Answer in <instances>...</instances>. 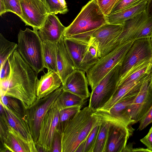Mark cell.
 Listing matches in <instances>:
<instances>
[{
  "label": "cell",
  "instance_id": "7c38bea8",
  "mask_svg": "<svg viewBox=\"0 0 152 152\" xmlns=\"http://www.w3.org/2000/svg\"><path fill=\"white\" fill-rule=\"evenodd\" d=\"M20 2L23 22L38 31L49 14L44 0H20Z\"/></svg>",
  "mask_w": 152,
  "mask_h": 152
},
{
  "label": "cell",
  "instance_id": "277c9868",
  "mask_svg": "<svg viewBox=\"0 0 152 152\" xmlns=\"http://www.w3.org/2000/svg\"><path fill=\"white\" fill-rule=\"evenodd\" d=\"M17 49L25 61L37 73L45 68L42 41L37 31L26 28L18 36Z\"/></svg>",
  "mask_w": 152,
  "mask_h": 152
},
{
  "label": "cell",
  "instance_id": "52a82bcc",
  "mask_svg": "<svg viewBox=\"0 0 152 152\" xmlns=\"http://www.w3.org/2000/svg\"><path fill=\"white\" fill-rule=\"evenodd\" d=\"M62 85L48 96L37 99L32 105L24 109L33 140L37 141L41 123L45 115L63 91Z\"/></svg>",
  "mask_w": 152,
  "mask_h": 152
},
{
  "label": "cell",
  "instance_id": "ffe728a7",
  "mask_svg": "<svg viewBox=\"0 0 152 152\" xmlns=\"http://www.w3.org/2000/svg\"><path fill=\"white\" fill-rule=\"evenodd\" d=\"M90 40L64 37L65 46L76 69L80 70L83 57L89 45Z\"/></svg>",
  "mask_w": 152,
  "mask_h": 152
},
{
  "label": "cell",
  "instance_id": "3957f363",
  "mask_svg": "<svg viewBox=\"0 0 152 152\" xmlns=\"http://www.w3.org/2000/svg\"><path fill=\"white\" fill-rule=\"evenodd\" d=\"M106 23V16L96 0H91L83 7L73 21L66 27L63 36L68 38L85 33H93Z\"/></svg>",
  "mask_w": 152,
  "mask_h": 152
},
{
  "label": "cell",
  "instance_id": "74e56055",
  "mask_svg": "<svg viewBox=\"0 0 152 152\" xmlns=\"http://www.w3.org/2000/svg\"><path fill=\"white\" fill-rule=\"evenodd\" d=\"M139 122L138 129L139 131L143 130L152 123V104L149 109Z\"/></svg>",
  "mask_w": 152,
  "mask_h": 152
},
{
  "label": "cell",
  "instance_id": "30bf717a",
  "mask_svg": "<svg viewBox=\"0 0 152 152\" xmlns=\"http://www.w3.org/2000/svg\"><path fill=\"white\" fill-rule=\"evenodd\" d=\"M60 111L55 102L44 116L35 143L37 152H51L54 134L59 123Z\"/></svg>",
  "mask_w": 152,
  "mask_h": 152
},
{
  "label": "cell",
  "instance_id": "5bb4252c",
  "mask_svg": "<svg viewBox=\"0 0 152 152\" xmlns=\"http://www.w3.org/2000/svg\"><path fill=\"white\" fill-rule=\"evenodd\" d=\"M149 79L142 84L139 92L129 108L131 118L136 123L143 118L152 104V90L149 84Z\"/></svg>",
  "mask_w": 152,
  "mask_h": 152
},
{
  "label": "cell",
  "instance_id": "9c48e42d",
  "mask_svg": "<svg viewBox=\"0 0 152 152\" xmlns=\"http://www.w3.org/2000/svg\"><path fill=\"white\" fill-rule=\"evenodd\" d=\"M0 124L2 152H37L34 140L26 138L8 124L1 122Z\"/></svg>",
  "mask_w": 152,
  "mask_h": 152
},
{
  "label": "cell",
  "instance_id": "4dcf8cb0",
  "mask_svg": "<svg viewBox=\"0 0 152 152\" xmlns=\"http://www.w3.org/2000/svg\"><path fill=\"white\" fill-rule=\"evenodd\" d=\"M82 106H73L60 110L58 127H63L67 125L80 111Z\"/></svg>",
  "mask_w": 152,
  "mask_h": 152
},
{
  "label": "cell",
  "instance_id": "ac0fdd59",
  "mask_svg": "<svg viewBox=\"0 0 152 152\" xmlns=\"http://www.w3.org/2000/svg\"><path fill=\"white\" fill-rule=\"evenodd\" d=\"M66 28L55 14H49L37 32L42 41L58 43L63 36Z\"/></svg>",
  "mask_w": 152,
  "mask_h": 152
},
{
  "label": "cell",
  "instance_id": "60d3db41",
  "mask_svg": "<svg viewBox=\"0 0 152 152\" xmlns=\"http://www.w3.org/2000/svg\"><path fill=\"white\" fill-rule=\"evenodd\" d=\"M140 141L152 152V125L148 134Z\"/></svg>",
  "mask_w": 152,
  "mask_h": 152
},
{
  "label": "cell",
  "instance_id": "8d00e7d4",
  "mask_svg": "<svg viewBox=\"0 0 152 152\" xmlns=\"http://www.w3.org/2000/svg\"><path fill=\"white\" fill-rule=\"evenodd\" d=\"M148 1V0H121L113 9L111 14L118 12L140 2Z\"/></svg>",
  "mask_w": 152,
  "mask_h": 152
},
{
  "label": "cell",
  "instance_id": "2e32d148",
  "mask_svg": "<svg viewBox=\"0 0 152 152\" xmlns=\"http://www.w3.org/2000/svg\"><path fill=\"white\" fill-rule=\"evenodd\" d=\"M148 17L146 10L125 21L122 31L115 40L116 46L126 41H134L141 39L142 26Z\"/></svg>",
  "mask_w": 152,
  "mask_h": 152
},
{
  "label": "cell",
  "instance_id": "4316f807",
  "mask_svg": "<svg viewBox=\"0 0 152 152\" xmlns=\"http://www.w3.org/2000/svg\"><path fill=\"white\" fill-rule=\"evenodd\" d=\"M98 48V42L91 36L89 45L83 56L80 70L86 72L99 60Z\"/></svg>",
  "mask_w": 152,
  "mask_h": 152
},
{
  "label": "cell",
  "instance_id": "ab89813d",
  "mask_svg": "<svg viewBox=\"0 0 152 152\" xmlns=\"http://www.w3.org/2000/svg\"><path fill=\"white\" fill-rule=\"evenodd\" d=\"M10 69L8 58L0 66V81L8 80L10 77Z\"/></svg>",
  "mask_w": 152,
  "mask_h": 152
},
{
  "label": "cell",
  "instance_id": "6da1fadb",
  "mask_svg": "<svg viewBox=\"0 0 152 152\" xmlns=\"http://www.w3.org/2000/svg\"><path fill=\"white\" fill-rule=\"evenodd\" d=\"M10 72L8 80L0 81V97L6 96L21 102L24 109L30 107L37 99V74L25 61L17 49L8 58Z\"/></svg>",
  "mask_w": 152,
  "mask_h": 152
},
{
  "label": "cell",
  "instance_id": "f6af8a7d",
  "mask_svg": "<svg viewBox=\"0 0 152 152\" xmlns=\"http://www.w3.org/2000/svg\"><path fill=\"white\" fill-rule=\"evenodd\" d=\"M132 147L133 145L131 143L126 145L123 152H132L133 148Z\"/></svg>",
  "mask_w": 152,
  "mask_h": 152
},
{
  "label": "cell",
  "instance_id": "603a6c76",
  "mask_svg": "<svg viewBox=\"0 0 152 152\" xmlns=\"http://www.w3.org/2000/svg\"><path fill=\"white\" fill-rule=\"evenodd\" d=\"M148 1H144L131 7L110 14L106 16L107 23L116 24H123L128 20L146 10Z\"/></svg>",
  "mask_w": 152,
  "mask_h": 152
},
{
  "label": "cell",
  "instance_id": "9a60e30c",
  "mask_svg": "<svg viewBox=\"0 0 152 152\" xmlns=\"http://www.w3.org/2000/svg\"><path fill=\"white\" fill-rule=\"evenodd\" d=\"M111 122L105 152H123L131 135V128Z\"/></svg>",
  "mask_w": 152,
  "mask_h": 152
},
{
  "label": "cell",
  "instance_id": "b9f144b4",
  "mask_svg": "<svg viewBox=\"0 0 152 152\" xmlns=\"http://www.w3.org/2000/svg\"><path fill=\"white\" fill-rule=\"evenodd\" d=\"M146 11L148 16L152 18V0H148Z\"/></svg>",
  "mask_w": 152,
  "mask_h": 152
},
{
  "label": "cell",
  "instance_id": "f1b7e54d",
  "mask_svg": "<svg viewBox=\"0 0 152 152\" xmlns=\"http://www.w3.org/2000/svg\"><path fill=\"white\" fill-rule=\"evenodd\" d=\"M111 123V122L100 119V128L93 152H105Z\"/></svg>",
  "mask_w": 152,
  "mask_h": 152
},
{
  "label": "cell",
  "instance_id": "d6986e66",
  "mask_svg": "<svg viewBox=\"0 0 152 152\" xmlns=\"http://www.w3.org/2000/svg\"><path fill=\"white\" fill-rule=\"evenodd\" d=\"M62 85L61 80L57 73L48 70L47 73L37 80L36 84L37 99L45 97Z\"/></svg>",
  "mask_w": 152,
  "mask_h": 152
},
{
  "label": "cell",
  "instance_id": "d6a6232c",
  "mask_svg": "<svg viewBox=\"0 0 152 152\" xmlns=\"http://www.w3.org/2000/svg\"><path fill=\"white\" fill-rule=\"evenodd\" d=\"M3 104L13 112L23 116L25 115L23 108L21 107L20 101L13 97L4 96L0 97Z\"/></svg>",
  "mask_w": 152,
  "mask_h": 152
},
{
  "label": "cell",
  "instance_id": "f546056e",
  "mask_svg": "<svg viewBox=\"0 0 152 152\" xmlns=\"http://www.w3.org/2000/svg\"><path fill=\"white\" fill-rule=\"evenodd\" d=\"M18 44L11 42L0 34V63L1 66L17 48Z\"/></svg>",
  "mask_w": 152,
  "mask_h": 152
},
{
  "label": "cell",
  "instance_id": "7a4b0ae2",
  "mask_svg": "<svg viewBox=\"0 0 152 152\" xmlns=\"http://www.w3.org/2000/svg\"><path fill=\"white\" fill-rule=\"evenodd\" d=\"M88 106L77 114L67 125L58 127L61 139V152H75L79 144L86 140L99 118Z\"/></svg>",
  "mask_w": 152,
  "mask_h": 152
},
{
  "label": "cell",
  "instance_id": "cb8c5ba5",
  "mask_svg": "<svg viewBox=\"0 0 152 152\" xmlns=\"http://www.w3.org/2000/svg\"><path fill=\"white\" fill-rule=\"evenodd\" d=\"M3 105L6 117L10 126L26 138L34 140L25 115L23 116L16 113Z\"/></svg>",
  "mask_w": 152,
  "mask_h": 152
},
{
  "label": "cell",
  "instance_id": "1f68e13d",
  "mask_svg": "<svg viewBox=\"0 0 152 152\" xmlns=\"http://www.w3.org/2000/svg\"><path fill=\"white\" fill-rule=\"evenodd\" d=\"M49 14H66L68 11L65 0H44Z\"/></svg>",
  "mask_w": 152,
  "mask_h": 152
},
{
  "label": "cell",
  "instance_id": "bcb514c9",
  "mask_svg": "<svg viewBox=\"0 0 152 152\" xmlns=\"http://www.w3.org/2000/svg\"><path fill=\"white\" fill-rule=\"evenodd\" d=\"M149 86L152 90V70L151 73L149 80Z\"/></svg>",
  "mask_w": 152,
  "mask_h": 152
},
{
  "label": "cell",
  "instance_id": "7bdbcfd3",
  "mask_svg": "<svg viewBox=\"0 0 152 152\" xmlns=\"http://www.w3.org/2000/svg\"><path fill=\"white\" fill-rule=\"evenodd\" d=\"M86 140V139L79 144L75 152H84L85 147Z\"/></svg>",
  "mask_w": 152,
  "mask_h": 152
},
{
  "label": "cell",
  "instance_id": "8992f818",
  "mask_svg": "<svg viewBox=\"0 0 152 152\" xmlns=\"http://www.w3.org/2000/svg\"><path fill=\"white\" fill-rule=\"evenodd\" d=\"M121 64L114 67L100 81L90 95L88 106L96 111L112 98L117 89Z\"/></svg>",
  "mask_w": 152,
  "mask_h": 152
},
{
  "label": "cell",
  "instance_id": "e0dca14e",
  "mask_svg": "<svg viewBox=\"0 0 152 152\" xmlns=\"http://www.w3.org/2000/svg\"><path fill=\"white\" fill-rule=\"evenodd\" d=\"M85 72L76 69L70 74L62 85L63 90L76 94L85 100L90 96L88 83Z\"/></svg>",
  "mask_w": 152,
  "mask_h": 152
},
{
  "label": "cell",
  "instance_id": "836d02e7",
  "mask_svg": "<svg viewBox=\"0 0 152 152\" xmlns=\"http://www.w3.org/2000/svg\"><path fill=\"white\" fill-rule=\"evenodd\" d=\"M100 119L99 118V120L92 129L86 138L84 152H93L100 128Z\"/></svg>",
  "mask_w": 152,
  "mask_h": 152
},
{
  "label": "cell",
  "instance_id": "d4e9b609",
  "mask_svg": "<svg viewBox=\"0 0 152 152\" xmlns=\"http://www.w3.org/2000/svg\"><path fill=\"white\" fill-rule=\"evenodd\" d=\"M43 57L45 68L57 73V65L58 43L42 41Z\"/></svg>",
  "mask_w": 152,
  "mask_h": 152
},
{
  "label": "cell",
  "instance_id": "7dc6e473",
  "mask_svg": "<svg viewBox=\"0 0 152 152\" xmlns=\"http://www.w3.org/2000/svg\"><path fill=\"white\" fill-rule=\"evenodd\" d=\"M151 42H152V37H151Z\"/></svg>",
  "mask_w": 152,
  "mask_h": 152
},
{
  "label": "cell",
  "instance_id": "5b68a950",
  "mask_svg": "<svg viewBox=\"0 0 152 152\" xmlns=\"http://www.w3.org/2000/svg\"><path fill=\"white\" fill-rule=\"evenodd\" d=\"M134 41H126L118 45L114 49L99 60L86 72L88 85L93 90L100 81L116 65L121 64Z\"/></svg>",
  "mask_w": 152,
  "mask_h": 152
},
{
  "label": "cell",
  "instance_id": "484cf974",
  "mask_svg": "<svg viewBox=\"0 0 152 152\" xmlns=\"http://www.w3.org/2000/svg\"><path fill=\"white\" fill-rule=\"evenodd\" d=\"M152 70V59L141 63L131 69L126 76L119 82L118 88L137 80L145 75H150Z\"/></svg>",
  "mask_w": 152,
  "mask_h": 152
},
{
  "label": "cell",
  "instance_id": "83f0119b",
  "mask_svg": "<svg viewBox=\"0 0 152 152\" xmlns=\"http://www.w3.org/2000/svg\"><path fill=\"white\" fill-rule=\"evenodd\" d=\"M85 102V100L80 96L63 90L55 101L60 110L73 106H83Z\"/></svg>",
  "mask_w": 152,
  "mask_h": 152
},
{
  "label": "cell",
  "instance_id": "d590c367",
  "mask_svg": "<svg viewBox=\"0 0 152 152\" xmlns=\"http://www.w3.org/2000/svg\"><path fill=\"white\" fill-rule=\"evenodd\" d=\"M121 0H96L97 3L104 15L110 14L115 7Z\"/></svg>",
  "mask_w": 152,
  "mask_h": 152
},
{
  "label": "cell",
  "instance_id": "8fae6325",
  "mask_svg": "<svg viewBox=\"0 0 152 152\" xmlns=\"http://www.w3.org/2000/svg\"><path fill=\"white\" fill-rule=\"evenodd\" d=\"M139 91L126 95L112 107L109 112L97 110L95 114L101 119L117 122L130 127L136 123L132 119L129 108Z\"/></svg>",
  "mask_w": 152,
  "mask_h": 152
},
{
  "label": "cell",
  "instance_id": "44dd1931",
  "mask_svg": "<svg viewBox=\"0 0 152 152\" xmlns=\"http://www.w3.org/2000/svg\"><path fill=\"white\" fill-rule=\"evenodd\" d=\"M58 45L57 73L61 80L62 85L67 77L76 69L65 46L63 36L58 42Z\"/></svg>",
  "mask_w": 152,
  "mask_h": 152
},
{
  "label": "cell",
  "instance_id": "4fadbf2b",
  "mask_svg": "<svg viewBox=\"0 0 152 152\" xmlns=\"http://www.w3.org/2000/svg\"><path fill=\"white\" fill-rule=\"evenodd\" d=\"M123 26L106 23L93 33L92 37L98 43V56L99 58L117 47L115 42L121 32Z\"/></svg>",
  "mask_w": 152,
  "mask_h": 152
},
{
  "label": "cell",
  "instance_id": "7402d4cb",
  "mask_svg": "<svg viewBox=\"0 0 152 152\" xmlns=\"http://www.w3.org/2000/svg\"><path fill=\"white\" fill-rule=\"evenodd\" d=\"M150 75H145L137 80L118 88L111 99L103 107L97 110L109 112L112 107L126 95L139 91L142 84L150 78Z\"/></svg>",
  "mask_w": 152,
  "mask_h": 152
},
{
  "label": "cell",
  "instance_id": "ba28073f",
  "mask_svg": "<svg viewBox=\"0 0 152 152\" xmlns=\"http://www.w3.org/2000/svg\"><path fill=\"white\" fill-rule=\"evenodd\" d=\"M152 59V43L151 38H143L134 41L122 62L119 82L132 69L141 63Z\"/></svg>",
  "mask_w": 152,
  "mask_h": 152
},
{
  "label": "cell",
  "instance_id": "ee69618b",
  "mask_svg": "<svg viewBox=\"0 0 152 152\" xmlns=\"http://www.w3.org/2000/svg\"><path fill=\"white\" fill-rule=\"evenodd\" d=\"M135 152H151V151L148 149V148H133L132 151Z\"/></svg>",
  "mask_w": 152,
  "mask_h": 152
},
{
  "label": "cell",
  "instance_id": "e575fe53",
  "mask_svg": "<svg viewBox=\"0 0 152 152\" xmlns=\"http://www.w3.org/2000/svg\"><path fill=\"white\" fill-rule=\"evenodd\" d=\"M3 0L6 13L8 12H12L18 15L23 21L24 18L20 0Z\"/></svg>",
  "mask_w": 152,
  "mask_h": 152
},
{
  "label": "cell",
  "instance_id": "f35d334b",
  "mask_svg": "<svg viewBox=\"0 0 152 152\" xmlns=\"http://www.w3.org/2000/svg\"><path fill=\"white\" fill-rule=\"evenodd\" d=\"M61 136L57 128L53 137L51 152H61Z\"/></svg>",
  "mask_w": 152,
  "mask_h": 152
}]
</instances>
